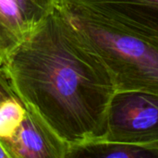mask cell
<instances>
[{
    "instance_id": "obj_1",
    "label": "cell",
    "mask_w": 158,
    "mask_h": 158,
    "mask_svg": "<svg viewBox=\"0 0 158 158\" xmlns=\"http://www.w3.org/2000/svg\"><path fill=\"white\" fill-rule=\"evenodd\" d=\"M3 67L22 105L69 148L104 138L115 82L60 6Z\"/></svg>"
},
{
    "instance_id": "obj_2",
    "label": "cell",
    "mask_w": 158,
    "mask_h": 158,
    "mask_svg": "<svg viewBox=\"0 0 158 158\" xmlns=\"http://www.w3.org/2000/svg\"><path fill=\"white\" fill-rule=\"evenodd\" d=\"M60 7L107 67L117 93L142 92L158 95V45L62 4Z\"/></svg>"
},
{
    "instance_id": "obj_3",
    "label": "cell",
    "mask_w": 158,
    "mask_h": 158,
    "mask_svg": "<svg viewBox=\"0 0 158 158\" xmlns=\"http://www.w3.org/2000/svg\"><path fill=\"white\" fill-rule=\"evenodd\" d=\"M99 141L158 150V95L117 93L110 106L106 134Z\"/></svg>"
},
{
    "instance_id": "obj_4",
    "label": "cell",
    "mask_w": 158,
    "mask_h": 158,
    "mask_svg": "<svg viewBox=\"0 0 158 158\" xmlns=\"http://www.w3.org/2000/svg\"><path fill=\"white\" fill-rule=\"evenodd\" d=\"M88 18L158 45V0H60Z\"/></svg>"
},
{
    "instance_id": "obj_5",
    "label": "cell",
    "mask_w": 158,
    "mask_h": 158,
    "mask_svg": "<svg viewBox=\"0 0 158 158\" xmlns=\"http://www.w3.org/2000/svg\"><path fill=\"white\" fill-rule=\"evenodd\" d=\"M60 5V0H0V65Z\"/></svg>"
},
{
    "instance_id": "obj_6",
    "label": "cell",
    "mask_w": 158,
    "mask_h": 158,
    "mask_svg": "<svg viewBox=\"0 0 158 158\" xmlns=\"http://www.w3.org/2000/svg\"><path fill=\"white\" fill-rule=\"evenodd\" d=\"M4 144L10 158H67L69 151V145L28 107L15 134Z\"/></svg>"
},
{
    "instance_id": "obj_7",
    "label": "cell",
    "mask_w": 158,
    "mask_h": 158,
    "mask_svg": "<svg viewBox=\"0 0 158 158\" xmlns=\"http://www.w3.org/2000/svg\"><path fill=\"white\" fill-rule=\"evenodd\" d=\"M158 158V150L120 143L94 141L69 148L67 158Z\"/></svg>"
},
{
    "instance_id": "obj_8",
    "label": "cell",
    "mask_w": 158,
    "mask_h": 158,
    "mask_svg": "<svg viewBox=\"0 0 158 158\" xmlns=\"http://www.w3.org/2000/svg\"><path fill=\"white\" fill-rule=\"evenodd\" d=\"M26 113V107L18 98L0 103V141L4 143L15 134Z\"/></svg>"
},
{
    "instance_id": "obj_9",
    "label": "cell",
    "mask_w": 158,
    "mask_h": 158,
    "mask_svg": "<svg viewBox=\"0 0 158 158\" xmlns=\"http://www.w3.org/2000/svg\"><path fill=\"white\" fill-rule=\"evenodd\" d=\"M9 98H18V97L11 88L9 81L5 72L4 67L0 65V103Z\"/></svg>"
},
{
    "instance_id": "obj_10",
    "label": "cell",
    "mask_w": 158,
    "mask_h": 158,
    "mask_svg": "<svg viewBox=\"0 0 158 158\" xmlns=\"http://www.w3.org/2000/svg\"><path fill=\"white\" fill-rule=\"evenodd\" d=\"M0 158H10V156L5 146V144L0 141Z\"/></svg>"
}]
</instances>
